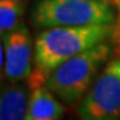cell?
<instances>
[{"mask_svg": "<svg viewBox=\"0 0 120 120\" xmlns=\"http://www.w3.org/2000/svg\"><path fill=\"white\" fill-rule=\"evenodd\" d=\"M3 76H5V47L4 39H1L0 36V80Z\"/></svg>", "mask_w": 120, "mask_h": 120, "instance_id": "cell-10", "label": "cell"}, {"mask_svg": "<svg viewBox=\"0 0 120 120\" xmlns=\"http://www.w3.org/2000/svg\"><path fill=\"white\" fill-rule=\"evenodd\" d=\"M5 47V77L16 83L23 81L32 72L34 47L28 28L22 23L17 28L5 32L3 36Z\"/></svg>", "mask_w": 120, "mask_h": 120, "instance_id": "cell-5", "label": "cell"}, {"mask_svg": "<svg viewBox=\"0 0 120 120\" xmlns=\"http://www.w3.org/2000/svg\"><path fill=\"white\" fill-rule=\"evenodd\" d=\"M65 107L45 85L32 90L26 120H60Z\"/></svg>", "mask_w": 120, "mask_h": 120, "instance_id": "cell-6", "label": "cell"}, {"mask_svg": "<svg viewBox=\"0 0 120 120\" xmlns=\"http://www.w3.org/2000/svg\"><path fill=\"white\" fill-rule=\"evenodd\" d=\"M25 10L26 0H0V33L22 25Z\"/></svg>", "mask_w": 120, "mask_h": 120, "instance_id": "cell-8", "label": "cell"}, {"mask_svg": "<svg viewBox=\"0 0 120 120\" xmlns=\"http://www.w3.org/2000/svg\"><path fill=\"white\" fill-rule=\"evenodd\" d=\"M118 10H119V15L115 23H114V32H113L112 39H113L114 52L118 55V58H120V5H118Z\"/></svg>", "mask_w": 120, "mask_h": 120, "instance_id": "cell-9", "label": "cell"}, {"mask_svg": "<svg viewBox=\"0 0 120 120\" xmlns=\"http://www.w3.org/2000/svg\"><path fill=\"white\" fill-rule=\"evenodd\" d=\"M114 23L59 26L39 32L34 41L36 72L45 79L58 65L112 38Z\"/></svg>", "mask_w": 120, "mask_h": 120, "instance_id": "cell-1", "label": "cell"}, {"mask_svg": "<svg viewBox=\"0 0 120 120\" xmlns=\"http://www.w3.org/2000/svg\"><path fill=\"white\" fill-rule=\"evenodd\" d=\"M105 1H109V3H114V4H116V3H118V0H105Z\"/></svg>", "mask_w": 120, "mask_h": 120, "instance_id": "cell-11", "label": "cell"}, {"mask_svg": "<svg viewBox=\"0 0 120 120\" xmlns=\"http://www.w3.org/2000/svg\"><path fill=\"white\" fill-rule=\"evenodd\" d=\"M81 120H120V58L105 64L77 107Z\"/></svg>", "mask_w": 120, "mask_h": 120, "instance_id": "cell-4", "label": "cell"}, {"mask_svg": "<svg viewBox=\"0 0 120 120\" xmlns=\"http://www.w3.org/2000/svg\"><path fill=\"white\" fill-rule=\"evenodd\" d=\"M118 5H120V0H118V3H116V6H118Z\"/></svg>", "mask_w": 120, "mask_h": 120, "instance_id": "cell-12", "label": "cell"}, {"mask_svg": "<svg viewBox=\"0 0 120 120\" xmlns=\"http://www.w3.org/2000/svg\"><path fill=\"white\" fill-rule=\"evenodd\" d=\"M28 86L11 85L0 91V120H26Z\"/></svg>", "mask_w": 120, "mask_h": 120, "instance_id": "cell-7", "label": "cell"}, {"mask_svg": "<svg viewBox=\"0 0 120 120\" xmlns=\"http://www.w3.org/2000/svg\"><path fill=\"white\" fill-rule=\"evenodd\" d=\"M113 50V43L104 41L68 59L49 72L45 86L65 103L79 102L92 86Z\"/></svg>", "mask_w": 120, "mask_h": 120, "instance_id": "cell-2", "label": "cell"}, {"mask_svg": "<svg viewBox=\"0 0 120 120\" xmlns=\"http://www.w3.org/2000/svg\"><path fill=\"white\" fill-rule=\"evenodd\" d=\"M38 28L115 23L116 15L105 0H39L32 11Z\"/></svg>", "mask_w": 120, "mask_h": 120, "instance_id": "cell-3", "label": "cell"}]
</instances>
